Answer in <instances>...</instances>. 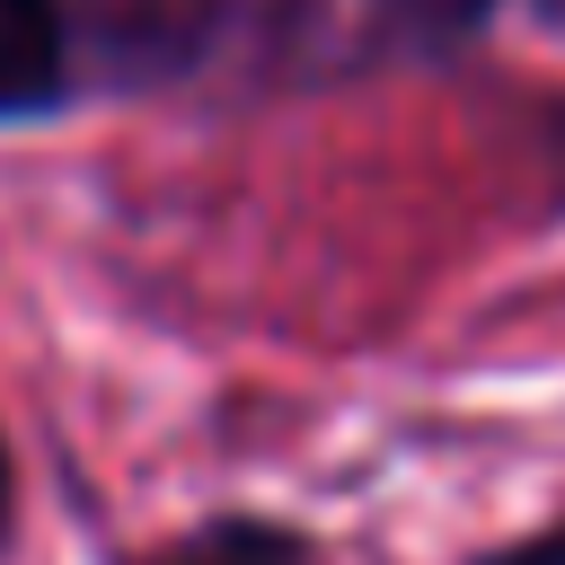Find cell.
<instances>
[{
  "mask_svg": "<svg viewBox=\"0 0 565 565\" xmlns=\"http://www.w3.org/2000/svg\"><path fill=\"white\" fill-rule=\"evenodd\" d=\"M230 0H79L88 35L106 44L115 71H177L212 44Z\"/></svg>",
  "mask_w": 565,
  "mask_h": 565,
  "instance_id": "6da1fadb",
  "label": "cell"
},
{
  "mask_svg": "<svg viewBox=\"0 0 565 565\" xmlns=\"http://www.w3.org/2000/svg\"><path fill=\"white\" fill-rule=\"evenodd\" d=\"M415 9H441V18H468V9H486V0H415Z\"/></svg>",
  "mask_w": 565,
  "mask_h": 565,
  "instance_id": "8992f818",
  "label": "cell"
},
{
  "mask_svg": "<svg viewBox=\"0 0 565 565\" xmlns=\"http://www.w3.org/2000/svg\"><path fill=\"white\" fill-rule=\"evenodd\" d=\"M477 565H565V521L539 530V539H512V547H494V556H477Z\"/></svg>",
  "mask_w": 565,
  "mask_h": 565,
  "instance_id": "277c9868",
  "label": "cell"
},
{
  "mask_svg": "<svg viewBox=\"0 0 565 565\" xmlns=\"http://www.w3.org/2000/svg\"><path fill=\"white\" fill-rule=\"evenodd\" d=\"M0 539H9V441H0Z\"/></svg>",
  "mask_w": 565,
  "mask_h": 565,
  "instance_id": "5b68a950",
  "label": "cell"
},
{
  "mask_svg": "<svg viewBox=\"0 0 565 565\" xmlns=\"http://www.w3.org/2000/svg\"><path fill=\"white\" fill-rule=\"evenodd\" d=\"M71 79V26L62 0H0V115L53 106Z\"/></svg>",
  "mask_w": 565,
  "mask_h": 565,
  "instance_id": "7a4b0ae2",
  "label": "cell"
},
{
  "mask_svg": "<svg viewBox=\"0 0 565 565\" xmlns=\"http://www.w3.org/2000/svg\"><path fill=\"white\" fill-rule=\"evenodd\" d=\"M150 565H300V539L274 530V521H212V530L177 539V547L150 556Z\"/></svg>",
  "mask_w": 565,
  "mask_h": 565,
  "instance_id": "3957f363",
  "label": "cell"
}]
</instances>
